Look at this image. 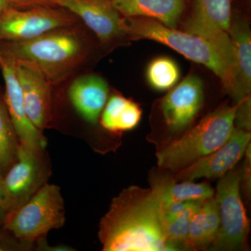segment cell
<instances>
[{
  "label": "cell",
  "mask_w": 251,
  "mask_h": 251,
  "mask_svg": "<svg viewBox=\"0 0 251 251\" xmlns=\"http://www.w3.org/2000/svg\"><path fill=\"white\" fill-rule=\"evenodd\" d=\"M104 251H178L167 238L152 190L130 186L112 200L99 225Z\"/></svg>",
  "instance_id": "cell-1"
},
{
  "label": "cell",
  "mask_w": 251,
  "mask_h": 251,
  "mask_svg": "<svg viewBox=\"0 0 251 251\" xmlns=\"http://www.w3.org/2000/svg\"><path fill=\"white\" fill-rule=\"evenodd\" d=\"M125 36L161 43L193 62L202 64L217 75L229 94L235 82L233 45L228 33L204 36L167 27L151 18H124Z\"/></svg>",
  "instance_id": "cell-2"
},
{
  "label": "cell",
  "mask_w": 251,
  "mask_h": 251,
  "mask_svg": "<svg viewBox=\"0 0 251 251\" xmlns=\"http://www.w3.org/2000/svg\"><path fill=\"white\" fill-rule=\"evenodd\" d=\"M87 46L72 27L25 41H0V54L40 71L52 83L71 74L85 58Z\"/></svg>",
  "instance_id": "cell-3"
},
{
  "label": "cell",
  "mask_w": 251,
  "mask_h": 251,
  "mask_svg": "<svg viewBox=\"0 0 251 251\" xmlns=\"http://www.w3.org/2000/svg\"><path fill=\"white\" fill-rule=\"evenodd\" d=\"M238 103L223 105L156 153L160 168L179 171L224 145L235 128Z\"/></svg>",
  "instance_id": "cell-4"
},
{
  "label": "cell",
  "mask_w": 251,
  "mask_h": 251,
  "mask_svg": "<svg viewBox=\"0 0 251 251\" xmlns=\"http://www.w3.org/2000/svg\"><path fill=\"white\" fill-rule=\"evenodd\" d=\"M65 221L60 188L47 183L25 204L8 212L4 227L19 239L35 243Z\"/></svg>",
  "instance_id": "cell-5"
},
{
  "label": "cell",
  "mask_w": 251,
  "mask_h": 251,
  "mask_svg": "<svg viewBox=\"0 0 251 251\" xmlns=\"http://www.w3.org/2000/svg\"><path fill=\"white\" fill-rule=\"evenodd\" d=\"M242 171L234 168L221 178L216 187L219 229L210 248L213 250H239L247 245L249 221L241 196Z\"/></svg>",
  "instance_id": "cell-6"
},
{
  "label": "cell",
  "mask_w": 251,
  "mask_h": 251,
  "mask_svg": "<svg viewBox=\"0 0 251 251\" xmlns=\"http://www.w3.org/2000/svg\"><path fill=\"white\" fill-rule=\"evenodd\" d=\"M52 175V164L45 149L29 148L20 143L17 158L3 176L9 212L31 199Z\"/></svg>",
  "instance_id": "cell-7"
},
{
  "label": "cell",
  "mask_w": 251,
  "mask_h": 251,
  "mask_svg": "<svg viewBox=\"0 0 251 251\" xmlns=\"http://www.w3.org/2000/svg\"><path fill=\"white\" fill-rule=\"evenodd\" d=\"M56 6H9L0 16V41H25L60 28L72 27L75 16Z\"/></svg>",
  "instance_id": "cell-8"
},
{
  "label": "cell",
  "mask_w": 251,
  "mask_h": 251,
  "mask_svg": "<svg viewBox=\"0 0 251 251\" xmlns=\"http://www.w3.org/2000/svg\"><path fill=\"white\" fill-rule=\"evenodd\" d=\"M251 132L235 126L228 140L220 148L175 175L176 181L221 178L235 168L250 146Z\"/></svg>",
  "instance_id": "cell-9"
},
{
  "label": "cell",
  "mask_w": 251,
  "mask_h": 251,
  "mask_svg": "<svg viewBox=\"0 0 251 251\" xmlns=\"http://www.w3.org/2000/svg\"><path fill=\"white\" fill-rule=\"evenodd\" d=\"M204 103V85L198 75H188L174 86L162 100L167 126L173 132L184 130L197 117Z\"/></svg>",
  "instance_id": "cell-10"
},
{
  "label": "cell",
  "mask_w": 251,
  "mask_h": 251,
  "mask_svg": "<svg viewBox=\"0 0 251 251\" xmlns=\"http://www.w3.org/2000/svg\"><path fill=\"white\" fill-rule=\"evenodd\" d=\"M59 6L80 18L101 42L125 36L122 15L109 0H52Z\"/></svg>",
  "instance_id": "cell-11"
},
{
  "label": "cell",
  "mask_w": 251,
  "mask_h": 251,
  "mask_svg": "<svg viewBox=\"0 0 251 251\" xmlns=\"http://www.w3.org/2000/svg\"><path fill=\"white\" fill-rule=\"evenodd\" d=\"M14 62L27 116L31 123L43 131L52 120L51 82L32 66Z\"/></svg>",
  "instance_id": "cell-12"
},
{
  "label": "cell",
  "mask_w": 251,
  "mask_h": 251,
  "mask_svg": "<svg viewBox=\"0 0 251 251\" xmlns=\"http://www.w3.org/2000/svg\"><path fill=\"white\" fill-rule=\"evenodd\" d=\"M1 68L5 83L4 100L20 143L35 149H45L47 140L28 117L21 86L16 75L15 62L2 57Z\"/></svg>",
  "instance_id": "cell-13"
},
{
  "label": "cell",
  "mask_w": 251,
  "mask_h": 251,
  "mask_svg": "<svg viewBox=\"0 0 251 251\" xmlns=\"http://www.w3.org/2000/svg\"><path fill=\"white\" fill-rule=\"evenodd\" d=\"M109 86L95 74L77 77L73 81L68 97L77 113L87 123L96 125L108 101Z\"/></svg>",
  "instance_id": "cell-14"
},
{
  "label": "cell",
  "mask_w": 251,
  "mask_h": 251,
  "mask_svg": "<svg viewBox=\"0 0 251 251\" xmlns=\"http://www.w3.org/2000/svg\"><path fill=\"white\" fill-rule=\"evenodd\" d=\"M192 16L186 30L210 36L227 32L232 23V0H195Z\"/></svg>",
  "instance_id": "cell-15"
},
{
  "label": "cell",
  "mask_w": 251,
  "mask_h": 251,
  "mask_svg": "<svg viewBox=\"0 0 251 251\" xmlns=\"http://www.w3.org/2000/svg\"><path fill=\"white\" fill-rule=\"evenodd\" d=\"M233 45L235 59V82L231 94L239 103L251 97V33L249 24L243 20L231 23L228 31Z\"/></svg>",
  "instance_id": "cell-16"
},
{
  "label": "cell",
  "mask_w": 251,
  "mask_h": 251,
  "mask_svg": "<svg viewBox=\"0 0 251 251\" xmlns=\"http://www.w3.org/2000/svg\"><path fill=\"white\" fill-rule=\"evenodd\" d=\"M125 18L156 20L175 28L184 9L185 0H109Z\"/></svg>",
  "instance_id": "cell-17"
},
{
  "label": "cell",
  "mask_w": 251,
  "mask_h": 251,
  "mask_svg": "<svg viewBox=\"0 0 251 251\" xmlns=\"http://www.w3.org/2000/svg\"><path fill=\"white\" fill-rule=\"evenodd\" d=\"M219 229V214L214 196L204 200L193 214L188 227L186 249L211 248Z\"/></svg>",
  "instance_id": "cell-18"
},
{
  "label": "cell",
  "mask_w": 251,
  "mask_h": 251,
  "mask_svg": "<svg viewBox=\"0 0 251 251\" xmlns=\"http://www.w3.org/2000/svg\"><path fill=\"white\" fill-rule=\"evenodd\" d=\"M138 103L120 94H112L100 114L99 121L104 129L120 134L136 128L142 118Z\"/></svg>",
  "instance_id": "cell-19"
},
{
  "label": "cell",
  "mask_w": 251,
  "mask_h": 251,
  "mask_svg": "<svg viewBox=\"0 0 251 251\" xmlns=\"http://www.w3.org/2000/svg\"><path fill=\"white\" fill-rule=\"evenodd\" d=\"M203 201L175 202L160 205V219L167 238L179 249L186 248L188 227Z\"/></svg>",
  "instance_id": "cell-20"
},
{
  "label": "cell",
  "mask_w": 251,
  "mask_h": 251,
  "mask_svg": "<svg viewBox=\"0 0 251 251\" xmlns=\"http://www.w3.org/2000/svg\"><path fill=\"white\" fill-rule=\"evenodd\" d=\"M160 205L175 202L202 201L214 196L212 187L206 182L191 181H161L151 188Z\"/></svg>",
  "instance_id": "cell-21"
},
{
  "label": "cell",
  "mask_w": 251,
  "mask_h": 251,
  "mask_svg": "<svg viewBox=\"0 0 251 251\" xmlns=\"http://www.w3.org/2000/svg\"><path fill=\"white\" fill-rule=\"evenodd\" d=\"M19 145L4 97L0 94V174L2 176L16 161Z\"/></svg>",
  "instance_id": "cell-22"
},
{
  "label": "cell",
  "mask_w": 251,
  "mask_h": 251,
  "mask_svg": "<svg viewBox=\"0 0 251 251\" xmlns=\"http://www.w3.org/2000/svg\"><path fill=\"white\" fill-rule=\"evenodd\" d=\"M148 83L154 90H171L177 84L180 70L177 64L168 57H159L153 59L147 69Z\"/></svg>",
  "instance_id": "cell-23"
},
{
  "label": "cell",
  "mask_w": 251,
  "mask_h": 251,
  "mask_svg": "<svg viewBox=\"0 0 251 251\" xmlns=\"http://www.w3.org/2000/svg\"><path fill=\"white\" fill-rule=\"evenodd\" d=\"M35 243L23 240L9 229H0V251H28L34 250Z\"/></svg>",
  "instance_id": "cell-24"
},
{
  "label": "cell",
  "mask_w": 251,
  "mask_h": 251,
  "mask_svg": "<svg viewBox=\"0 0 251 251\" xmlns=\"http://www.w3.org/2000/svg\"><path fill=\"white\" fill-rule=\"evenodd\" d=\"M10 6L18 9H27L39 6H54L52 0H6Z\"/></svg>",
  "instance_id": "cell-25"
},
{
  "label": "cell",
  "mask_w": 251,
  "mask_h": 251,
  "mask_svg": "<svg viewBox=\"0 0 251 251\" xmlns=\"http://www.w3.org/2000/svg\"><path fill=\"white\" fill-rule=\"evenodd\" d=\"M34 250L36 251H74L75 249L72 248L67 247L65 245H59L57 247H50L46 241V237L41 238L35 242L34 246Z\"/></svg>",
  "instance_id": "cell-26"
},
{
  "label": "cell",
  "mask_w": 251,
  "mask_h": 251,
  "mask_svg": "<svg viewBox=\"0 0 251 251\" xmlns=\"http://www.w3.org/2000/svg\"><path fill=\"white\" fill-rule=\"evenodd\" d=\"M0 206L9 212V202H8L7 196L5 191L3 176L1 174H0Z\"/></svg>",
  "instance_id": "cell-27"
},
{
  "label": "cell",
  "mask_w": 251,
  "mask_h": 251,
  "mask_svg": "<svg viewBox=\"0 0 251 251\" xmlns=\"http://www.w3.org/2000/svg\"><path fill=\"white\" fill-rule=\"evenodd\" d=\"M7 214L8 211L0 206V229L4 227Z\"/></svg>",
  "instance_id": "cell-28"
},
{
  "label": "cell",
  "mask_w": 251,
  "mask_h": 251,
  "mask_svg": "<svg viewBox=\"0 0 251 251\" xmlns=\"http://www.w3.org/2000/svg\"><path fill=\"white\" fill-rule=\"evenodd\" d=\"M9 6V3L6 0H0V16Z\"/></svg>",
  "instance_id": "cell-29"
},
{
  "label": "cell",
  "mask_w": 251,
  "mask_h": 251,
  "mask_svg": "<svg viewBox=\"0 0 251 251\" xmlns=\"http://www.w3.org/2000/svg\"><path fill=\"white\" fill-rule=\"evenodd\" d=\"M1 62H2V59H1V56L0 54V68H1Z\"/></svg>",
  "instance_id": "cell-30"
}]
</instances>
